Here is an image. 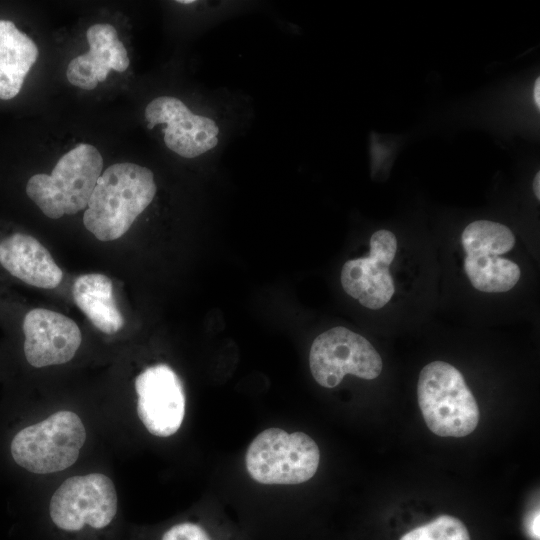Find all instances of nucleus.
I'll return each mask as SVG.
<instances>
[{
    "mask_svg": "<svg viewBox=\"0 0 540 540\" xmlns=\"http://www.w3.org/2000/svg\"><path fill=\"white\" fill-rule=\"evenodd\" d=\"M23 332L26 360L36 368L70 361L82 341L81 331L72 319L43 308L26 314Z\"/></svg>",
    "mask_w": 540,
    "mask_h": 540,
    "instance_id": "nucleus-12",
    "label": "nucleus"
},
{
    "mask_svg": "<svg viewBox=\"0 0 540 540\" xmlns=\"http://www.w3.org/2000/svg\"><path fill=\"white\" fill-rule=\"evenodd\" d=\"M157 186L153 172L135 163H116L98 178L83 215L86 229L100 241L124 235L150 205Z\"/></svg>",
    "mask_w": 540,
    "mask_h": 540,
    "instance_id": "nucleus-1",
    "label": "nucleus"
},
{
    "mask_svg": "<svg viewBox=\"0 0 540 540\" xmlns=\"http://www.w3.org/2000/svg\"><path fill=\"white\" fill-rule=\"evenodd\" d=\"M35 42L13 22L0 20V99L14 98L38 58Z\"/></svg>",
    "mask_w": 540,
    "mask_h": 540,
    "instance_id": "nucleus-15",
    "label": "nucleus"
},
{
    "mask_svg": "<svg viewBox=\"0 0 540 540\" xmlns=\"http://www.w3.org/2000/svg\"><path fill=\"white\" fill-rule=\"evenodd\" d=\"M102 167L103 158L96 147L78 144L58 160L50 175H33L26 193L51 219L75 214L87 207Z\"/></svg>",
    "mask_w": 540,
    "mask_h": 540,
    "instance_id": "nucleus-2",
    "label": "nucleus"
},
{
    "mask_svg": "<svg viewBox=\"0 0 540 540\" xmlns=\"http://www.w3.org/2000/svg\"><path fill=\"white\" fill-rule=\"evenodd\" d=\"M539 509H537L528 519L527 522V530L529 533V536L533 540H539L540 539V529H539Z\"/></svg>",
    "mask_w": 540,
    "mask_h": 540,
    "instance_id": "nucleus-19",
    "label": "nucleus"
},
{
    "mask_svg": "<svg viewBox=\"0 0 540 540\" xmlns=\"http://www.w3.org/2000/svg\"><path fill=\"white\" fill-rule=\"evenodd\" d=\"M90 50L68 64V81L81 89L92 90L106 80L110 70L124 72L130 63L124 44L110 24H95L86 32Z\"/></svg>",
    "mask_w": 540,
    "mask_h": 540,
    "instance_id": "nucleus-13",
    "label": "nucleus"
},
{
    "mask_svg": "<svg viewBox=\"0 0 540 540\" xmlns=\"http://www.w3.org/2000/svg\"><path fill=\"white\" fill-rule=\"evenodd\" d=\"M400 540H470V535L461 520L441 515L407 532Z\"/></svg>",
    "mask_w": 540,
    "mask_h": 540,
    "instance_id": "nucleus-17",
    "label": "nucleus"
},
{
    "mask_svg": "<svg viewBox=\"0 0 540 540\" xmlns=\"http://www.w3.org/2000/svg\"><path fill=\"white\" fill-rule=\"evenodd\" d=\"M72 295L79 309L103 333L113 334L123 327L124 318L116 306L113 284L107 276L99 273L79 276Z\"/></svg>",
    "mask_w": 540,
    "mask_h": 540,
    "instance_id": "nucleus-16",
    "label": "nucleus"
},
{
    "mask_svg": "<svg viewBox=\"0 0 540 540\" xmlns=\"http://www.w3.org/2000/svg\"><path fill=\"white\" fill-rule=\"evenodd\" d=\"M309 365L315 381L334 388L347 374L362 379L377 378L383 367L382 359L363 336L345 327H333L313 341Z\"/></svg>",
    "mask_w": 540,
    "mask_h": 540,
    "instance_id": "nucleus-8",
    "label": "nucleus"
},
{
    "mask_svg": "<svg viewBox=\"0 0 540 540\" xmlns=\"http://www.w3.org/2000/svg\"><path fill=\"white\" fill-rule=\"evenodd\" d=\"M320 451L303 432L270 428L259 433L246 452V468L261 484L295 485L311 479L319 466Z\"/></svg>",
    "mask_w": 540,
    "mask_h": 540,
    "instance_id": "nucleus-4",
    "label": "nucleus"
},
{
    "mask_svg": "<svg viewBox=\"0 0 540 540\" xmlns=\"http://www.w3.org/2000/svg\"><path fill=\"white\" fill-rule=\"evenodd\" d=\"M0 264L14 277L39 288H55L63 277L49 251L24 233H14L0 241Z\"/></svg>",
    "mask_w": 540,
    "mask_h": 540,
    "instance_id": "nucleus-14",
    "label": "nucleus"
},
{
    "mask_svg": "<svg viewBox=\"0 0 540 540\" xmlns=\"http://www.w3.org/2000/svg\"><path fill=\"white\" fill-rule=\"evenodd\" d=\"M418 404L426 425L441 437H464L479 422L478 404L458 369L433 361L420 372Z\"/></svg>",
    "mask_w": 540,
    "mask_h": 540,
    "instance_id": "nucleus-3",
    "label": "nucleus"
},
{
    "mask_svg": "<svg viewBox=\"0 0 540 540\" xmlns=\"http://www.w3.org/2000/svg\"><path fill=\"white\" fill-rule=\"evenodd\" d=\"M461 243L466 252L464 271L475 289L502 293L519 281L520 267L501 256L515 244L507 226L489 220L474 221L463 230Z\"/></svg>",
    "mask_w": 540,
    "mask_h": 540,
    "instance_id": "nucleus-6",
    "label": "nucleus"
},
{
    "mask_svg": "<svg viewBox=\"0 0 540 540\" xmlns=\"http://www.w3.org/2000/svg\"><path fill=\"white\" fill-rule=\"evenodd\" d=\"M540 78H537L535 85H534V101L537 105V107H540Z\"/></svg>",
    "mask_w": 540,
    "mask_h": 540,
    "instance_id": "nucleus-20",
    "label": "nucleus"
},
{
    "mask_svg": "<svg viewBox=\"0 0 540 540\" xmlns=\"http://www.w3.org/2000/svg\"><path fill=\"white\" fill-rule=\"evenodd\" d=\"M397 251L395 235L386 229L373 233L370 253L345 262L341 270L344 291L368 309H380L392 298L395 287L389 266Z\"/></svg>",
    "mask_w": 540,
    "mask_h": 540,
    "instance_id": "nucleus-10",
    "label": "nucleus"
},
{
    "mask_svg": "<svg viewBox=\"0 0 540 540\" xmlns=\"http://www.w3.org/2000/svg\"><path fill=\"white\" fill-rule=\"evenodd\" d=\"M540 173L538 172L534 178V181H533V191H534V194L536 196V198L539 200L540 199Z\"/></svg>",
    "mask_w": 540,
    "mask_h": 540,
    "instance_id": "nucleus-21",
    "label": "nucleus"
},
{
    "mask_svg": "<svg viewBox=\"0 0 540 540\" xmlns=\"http://www.w3.org/2000/svg\"><path fill=\"white\" fill-rule=\"evenodd\" d=\"M195 1H192V0H187V1H178V3H181V4H191V3H194Z\"/></svg>",
    "mask_w": 540,
    "mask_h": 540,
    "instance_id": "nucleus-22",
    "label": "nucleus"
},
{
    "mask_svg": "<svg viewBox=\"0 0 540 540\" xmlns=\"http://www.w3.org/2000/svg\"><path fill=\"white\" fill-rule=\"evenodd\" d=\"M145 119L149 129L163 125L165 145L184 158L198 157L218 145L220 128L217 122L193 113L178 98L160 96L153 99L145 108Z\"/></svg>",
    "mask_w": 540,
    "mask_h": 540,
    "instance_id": "nucleus-9",
    "label": "nucleus"
},
{
    "mask_svg": "<svg viewBox=\"0 0 540 540\" xmlns=\"http://www.w3.org/2000/svg\"><path fill=\"white\" fill-rule=\"evenodd\" d=\"M117 513V494L110 478L90 473L66 479L53 494L49 514L60 530L77 533L107 528Z\"/></svg>",
    "mask_w": 540,
    "mask_h": 540,
    "instance_id": "nucleus-7",
    "label": "nucleus"
},
{
    "mask_svg": "<svg viewBox=\"0 0 540 540\" xmlns=\"http://www.w3.org/2000/svg\"><path fill=\"white\" fill-rule=\"evenodd\" d=\"M85 438L79 416L59 411L20 430L12 439L11 454L19 466L32 473H53L76 462Z\"/></svg>",
    "mask_w": 540,
    "mask_h": 540,
    "instance_id": "nucleus-5",
    "label": "nucleus"
},
{
    "mask_svg": "<svg viewBox=\"0 0 540 540\" xmlns=\"http://www.w3.org/2000/svg\"><path fill=\"white\" fill-rule=\"evenodd\" d=\"M137 412L146 429L158 437L173 435L185 414V393L175 371L166 364L150 366L135 379Z\"/></svg>",
    "mask_w": 540,
    "mask_h": 540,
    "instance_id": "nucleus-11",
    "label": "nucleus"
},
{
    "mask_svg": "<svg viewBox=\"0 0 540 540\" xmlns=\"http://www.w3.org/2000/svg\"><path fill=\"white\" fill-rule=\"evenodd\" d=\"M161 540H211L203 527L192 522L173 525L162 535Z\"/></svg>",
    "mask_w": 540,
    "mask_h": 540,
    "instance_id": "nucleus-18",
    "label": "nucleus"
}]
</instances>
